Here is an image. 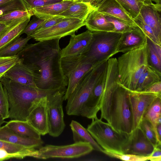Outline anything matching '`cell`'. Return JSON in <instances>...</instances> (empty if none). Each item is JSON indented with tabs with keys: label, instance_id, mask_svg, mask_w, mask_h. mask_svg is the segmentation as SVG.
<instances>
[{
	"label": "cell",
	"instance_id": "obj_1",
	"mask_svg": "<svg viewBox=\"0 0 161 161\" xmlns=\"http://www.w3.org/2000/svg\"><path fill=\"white\" fill-rule=\"evenodd\" d=\"M59 39L44 40L27 44L17 55L23 63L38 74L35 81L43 90L66 88L68 80L61 66Z\"/></svg>",
	"mask_w": 161,
	"mask_h": 161
},
{
	"label": "cell",
	"instance_id": "obj_2",
	"mask_svg": "<svg viewBox=\"0 0 161 161\" xmlns=\"http://www.w3.org/2000/svg\"><path fill=\"white\" fill-rule=\"evenodd\" d=\"M100 119L106 120L115 131L130 134L133 118L129 91L119 84L117 58L107 61L105 84L101 102Z\"/></svg>",
	"mask_w": 161,
	"mask_h": 161
},
{
	"label": "cell",
	"instance_id": "obj_3",
	"mask_svg": "<svg viewBox=\"0 0 161 161\" xmlns=\"http://www.w3.org/2000/svg\"><path fill=\"white\" fill-rule=\"evenodd\" d=\"M0 81L7 92L9 118L11 119L27 120L34 105L41 98L60 89H42L12 81L4 76Z\"/></svg>",
	"mask_w": 161,
	"mask_h": 161
},
{
	"label": "cell",
	"instance_id": "obj_4",
	"mask_svg": "<svg viewBox=\"0 0 161 161\" xmlns=\"http://www.w3.org/2000/svg\"><path fill=\"white\" fill-rule=\"evenodd\" d=\"M119 84L135 91L140 77L148 65L147 43L117 58Z\"/></svg>",
	"mask_w": 161,
	"mask_h": 161
},
{
	"label": "cell",
	"instance_id": "obj_5",
	"mask_svg": "<svg viewBox=\"0 0 161 161\" xmlns=\"http://www.w3.org/2000/svg\"><path fill=\"white\" fill-rule=\"evenodd\" d=\"M107 64V61L95 66L80 79L67 99L66 110L68 115L81 116L88 98Z\"/></svg>",
	"mask_w": 161,
	"mask_h": 161
},
{
	"label": "cell",
	"instance_id": "obj_6",
	"mask_svg": "<svg viewBox=\"0 0 161 161\" xmlns=\"http://www.w3.org/2000/svg\"><path fill=\"white\" fill-rule=\"evenodd\" d=\"M92 120L87 130L97 144L106 151L122 153L130 134L116 132L108 123L97 117Z\"/></svg>",
	"mask_w": 161,
	"mask_h": 161
},
{
	"label": "cell",
	"instance_id": "obj_7",
	"mask_svg": "<svg viewBox=\"0 0 161 161\" xmlns=\"http://www.w3.org/2000/svg\"><path fill=\"white\" fill-rule=\"evenodd\" d=\"M122 33L113 32H92V41L85 55L94 65L107 61L116 54L115 51Z\"/></svg>",
	"mask_w": 161,
	"mask_h": 161
},
{
	"label": "cell",
	"instance_id": "obj_8",
	"mask_svg": "<svg viewBox=\"0 0 161 161\" xmlns=\"http://www.w3.org/2000/svg\"><path fill=\"white\" fill-rule=\"evenodd\" d=\"M61 64L63 74L68 80L67 87L63 97L64 101H65L80 79L95 65L85 55L61 58Z\"/></svg>",
	"mask_w": 161,
	"mask_h": 161
},
{
	"label": "cell",
	"instance_id": "obj_9",
	"mask_svg": "<svg viewBox=\"0 0 161 161\" xmlns=\"http://www.w3.org/2000/svg\"><path fill=\"white\" fill-rule=\"evenodd\" d=\"M66 90V88L58 90L47 97L48 134L53 137L59 136L65 126L63 103Z\"/></svg>",
	"mask_w": 161,
	"mask_h": 161
},
{
	"label": "cell",
	"instance_id": "obj_10",
	"mask_svg": "<svg viewBox=\"0 0 161 161\" xmlns=\"http://www.w3.org/2000/svg\"><path fill=\"white\" fill-rule=\"evenodd\" d=\"M93 150L90 144L85 142H75L73 144L61 146L46 145L38 150L39 159L78 158L89 153Z\"/></svg>",
	"mask_w": 161,
	"mask_h": 161
},
{
	"label": "cell",
	"instance_id": "obj_11",
	"mask_svg": "<svg viewBox=\"0 0 161 161\" xmlns=\"http://www.w3.org/2000/svg\"><path fill=\"white\" fill-rule=\"evenodd\" d=\"M85 25V21L75 18L64 17L62 20L54 26L31 35L37 41L59 39L75 34V32Z\"/></svg>",
	"mask_w": 161,
	"mask_h": 161
},
{
	"label": "cell",
	"instance_id": "obj_12",
	"mask_svg": "<svg viewBox=\"0 0 161 161\" xmlns=\"http://www.w3.org/2000/svg\"><path fill=\"white\" fill-rule=\"evenodd\" d=\"M160 96L161 93L129 91L133 118L132 131L139 127L140 123L146 112L155 99Z\"/></svg>",
	"mask_w": 161,
	"mask_h": 161
},
{
	"label": "cell",
	"instance_id": "obj_13",
	"mask_svg": "<svg viewBox=\"0 0 161 161\" xmlns=\"http://www.w3.org/2000/svg\"><path fill=\"white\" fill-rule=\"evenodd\" d=\"M154 147L138 127L129 134L128 140L123 146L122 153L149 156Z\"/></svg>",
	"mask_w": 161,
	"mask_h": 161
},
{
	"label": "cell",
	"instance_id": "obj_14",
	"mask_svg": "<svg viewBox=\"0 0 161 161\" xmlns=\"http://www.w3.org/2000/svg\"><path fill=\"white\" fill-rule=\"evenodd\" d=\"M92 38V32L88 30L77 35L71 36L68 45L61 49V58L85 55L90 49Z\"/></svg>",
	"mask_w": 161,
	"mask_h": 161
},
{
	"label": "cell",
	"instance_id": "obj_15",
	"mask_svg": "<svg viewBox=\"0 0 161 161\" xmlns=\"http://www.w3.org/2000/svg\"><path fill=\"white\" fill-rule=\"evenodd\" d=\"M146 43V36L136 25L129 31L122 33L116 47V53H125L141 47Z\"/></svg>",
	"mask_w": 161,
	"mask_h": 161
},
{
	"label": "cell",
	"instance_id": "obj_16",
	"mask_svg": "<svg viewBox=\"0 0 161 161\" xmlns=\"http://www.w3.org/2000/svg\"><path fill=\"white\" fill-rule=\"evenodd\" d=\"M3 76L13 82L37 87L35 81L38 74L33 69L24 64L21 59L8 70Z\"/></svg>",
	"mask_w": 161,
	"mask_h": 161
},
{
	"label": "cell",
	"instance_id": "obj_17",
	"mask_svg": "<svg viewBox=\"0 0 161 161\" xmlns=\"http://www.w3.org/2000/svg\"><path fill=\"white\" fill-rule=\"evenodd\" d=\"M107 67L94 86L81 116L92 119L97 117V114L100 110L101 100L106 81Z\"/></svg>",
	"mask_w": 161,
	"mask_h": 161
},
{
	"label": "cell",
	"instance_id": "obj_18",
	"mask_svg": "<svg viewBox=\"0 0 161 161\" xmlns=\"http://www.w3.org/2000/svg\"><path fill=\"white\" fill-rule=\"evenodd\" d=\"M47 96L41 98L36 103L27 120L42 136L48 133Z\"/></svg>",
	"mask_w": 161,
	"mask_h": 161
},
{
	"label": "cell",
	"instance_id": "obj_19",
	"mask_svg": "<svg viewBox=\"0 0 161 161\" xmlns=\"http://www.w3.org/2000/svg\"><path fill=\"white\" fill-rule=\"evenodd\" d=\"M161 4L144 3L139 15L143 21L153 31L158 41L161 42Z\"/></svg>",
	"mask_w": 161,
	"mask_h": 161
},
{
	"label": "cell",
	"instance_id": "obj_20",
	"mask_svg": "<svg viewBox=\"0 0 161 161\" xmlns=\"http://www.w3.org/2000/svg\"><path fill=\"white\" fill-rule=\"evenodd\" d=\"M31 16H28L12 21L0 33V50L23 33Z\"/></svg>",
	"mask_w": 161,
	"mask_h": 161
},
{
	"label": "cell",
	"instance_id": "obj_21",
	"mask_svg": "<svg viewBox=\"0 0 161 161\" xmlns=\"http://www.w3.org/2000/svg\"><path fill=\"white\" fill-rule=\"evenodd\" d=\"M0 139L25 147L40 148L44 143L42 139L22 136L11 130L6 124L0 127Z\"/></svg>",
	"mask_w": 161,
	"mask_h": 161
},
{
	"label": "cell",
	"instance_id": "obj_22",
	"mask_svg": "<svg viewBox=\"0 0 161 161\" xmlns=\"http://www.w3.org/2000/svg\"><path fill=\"white\" fill-rule=\"evenodd\" d=\"M85 25L92 32H112L113 24L108 21L105 15L96 8L92 10L85 21Z\"/></svg>",
	"mask_w": 161,
	"mask_h": 161
},
{
	"label": "cell",
	"instance_id": "obj_23",
	"mask_svg": "<svg viewBox=\"0 0 161 161\" xmlns=\"http://www.w3.org/2000/svg\"><path fill=\"white\" fill-rule=\"evenodd\" d=\"M96 9L104 15L120 19L133 25H136L116 0H105Z\"/></svg>",
	"mask_w": 161,
	"mask_h": 161
},
{
	"label": "cell",
	"instance_id": "obj_24",
	"mask_svg": "<svg viewBox=\"0 0 161 161\" xmlns=\"http://www.w3.org/2000/svg\"><path fill=\"white\" fill-rule=\"evenodd\" d=\"M73 2V0H64L60 2L35 8L32 11L35 16L47 19L58 16Z\"/></svg>",
	"mask_w": 161,
	"mask_h": 161
},
{
	"label": "cell",
	"instance_id": "obj_25",
	"mask_svg": "<svg viewBox=\"0 0 161 161\" xmlns=\"http://www.w3.org/2000/svg\"><path fill=\"white\" fill-rule=\"evenodd\" d=\"M69 125L72 132L73 139L75 142L89 143L92 146L93 150L102 152L103 149L94 140L87 129L80 123L72 120Z\"/></svg>",
	"mask_w": 161,
	"mask_h": 161
},
{
	"label": "cell",
	"instance_id": "obj_26",
	"mask_svg": "<svg viewBox=\"0 0 161 161\" xmlns=\"http://www.w3.org/2000/svg\"><path fill=\"white\" fill-rule=\"evenodd\" d=\"M6 124L14 132L22 136L41 139V135L27 120L11 119Z\"/></svg>",
	"mask_w": 161,
	"mask_h": 161
},
{
	"label": "cell",
	"instance_id": "obj_27",
	"mask_svg": "<svg viewBox=\"0 0 161 161\" xmlns=\"http://www.w3.org/2000/svg\"><path fill=\"white\" fill-rule=\"evenodd\" d=\"M94 9L89 3L74 1L65 11L58 16L77 18L85 21L90 13Z\"/></svg>",
	"mask_w": 161,
	"mask_h": 161
},
{
	"label": "cell",
	"instance_id": "obj_28",
	"mask_svg": "<svg viewBox=\"0 0 161 161\" xmlns=\"http://www.w3.org/2000/svg\"><path fill=\"white\" fill-rule=\"evenodd\" d=\"M161 81V73L148 64L139 79L135 91L142 92L153 84Z\"/></svg>",
	"mask_w": 161,
	"mask_h": 161
},
{
	"label": "cell",
	"instance_id": "obj_29",
	"mask_svg": "<svg viewBox=\"0 0 161 161\" xmlns=\"http://www.w3.org/2000/svg\"><path fill=\"white\" fill-rule=\"evenodd\" d=\"M148 64L161 73V46L147 37Z\"/></svg>",
	"mask_w": 161,
	"mask_h": 161
},
{
	"label": "cell",
	"instance_id": "obj_30",
	"mask_svg": "<svg viewBox=\"0 0 161 161\" xmlns=\"http://www.w3.org/2000/svg\"><path fill=\"white\" fill-rule=\"evenodd\" d=\"M31 38V36L18 37L0 50V56H13L17 55Z\"/></svg>",
	"mask_w": 161,
	"mask_h": 161
},
{
	"label": "cell",
	"instance_id": "obj_31",
	"mask_svg": "<svg viewBox=\"0 0 161 161\" xmlns=\"http://www.w3.org/2000/svg\"><path fill=\"white\" fill-rule=\"evenodd\" d=\"M143 118L147 119L151 123L157 136L156 126L161 124V96L158 97L155 99ZM157 138L158 139V136ZM158 140L159 142L161 143L158 139Z\"/></svg>",
	"mask_w": 161,
	"mask_h": 161
},
{
	"label": "cell",
	"instance_id": "obj_32",
	"mask_svg": "<svg viewBox=\"0 0 161 161\" xmlns=\"http://www.w3.org/2000/svg\"><path fill=\"white\" fill-rule=\"evenodd\" d=\"M0 148L4 149L9 153H25L31 154L32 157L39 159L38 150L16 144L0 139Z\"/></svg>",
	"mask_w": 161,
	"mask_h": 161
},
{
	"label": "cell",
	"instance_id": "obj_33",
	"mask_svg": "<svg viewBox=\"0 0 161 161\" xmlns=\"http://www.w3.org/2000/svg\"><path fill=\"white\" fill-rule=\"evenodd\" d=\"M124 10L133 20L139 14L145 3L139 0H116Z\"/></svg>",
	"mask_w": 161,
	"mask_h": 161
},
{
	"label": "cell",
	"instance_id": "obj_34",
	"mask_svg": "<svg viewBox=\"0 0 161 161\" xmlns=\"http://www.w3.org/2000/svg\"><path fill=\"white\" fill-rule=\"evenodd\" d=\"M148 139L155 147L161 145V143L158 140L157 136L151 123L147 119L143 118L139 127Z\"/></svg>",
	"mask_w": 161,
	"mask_h": 161
},
{
	"label": "cell",
	"instance_id": "obj_35",
	"mask_svg": "<svg viewBox=\"0 0 161 161\" xmlns=\"http://www.w3.org/2000/svg\"><path fill=\"white\" fill-rule=\"evenodd\" d=\"M106 19L114 26L112 32L123 33L130 30L135 25H132L120 19L111 16L104 15Z\"/></svg>",
	"mask_w": 161,
	"mask_h": 161
},
{
	"label": "cell",
	"instance_id": "obj_36",
	"mask_svg": "<svg viewBox=\"0 0 161 161\" xmlns=\"http://www.w3.org/2000/svg\"><path fill=\"white\" fill-rule=\"evenodd\" d=\"M33 15L32 12L31 10H15L0 16V23H9L28 16Z\"/></svg>",
	"mask_w": 161,
	"mask_h": 161
},
{
	"label": "cell",
	"instance_id": "obj_37",
	"mask_svg": "<svg viewBox=\"0 0 161 161\" xmlns=\"http://www.w3.org/2000/svg\"><path fill=\"white\" fill-rule=\"evenodd\" d=\"M103 153L108 156L122 160L127 161H145L149 160V156H144L139 155L128 154L122 153L108 151L103 150Z\"/></svg>",
	"mask_w": 161,
	"mask_h": 161
},
{
	"label": "cell",
	"instance_id": "obj_38",
	"mask_svg": "<svg viewBox=\"0 0 161 161\" xmlns=\"http://www.w3.org/2000/svg\"><path fill=\"white\" fill-rule=\"evenodd\" d=\"M133 20L135 24L141 29L147 37L154 43L161 46V42L158 41L152 29L143 21L139 14Z\"/></svg>",
	"mask_w": 161,
	"mask_h": 161
},
{
	"label": "cell",
	"instance_id": "obj_39",
	"mask_svg": "<svg viewBox=\"0 0 161 161\" xmlns=\"http://www.w3.org/2000/svg\"><path fill=\"white\" fill-rule=\"evenodd\" d=\"M21 60L18 56H0V79L12 66Z\"/></svg>",
	"mask_w": 161,
	"mask_h": 161
},
{
	"label": "cell",
	"instance_id": "obj_40",
	"mask_svg": "<svg viewBox=\"0 0 161 161\" xmlns=\"http://www.w3.org/2000/svg\"><path fill=\"white\" fill-rule=\"evenodd\" d=\"M17 10L29 9L23 0H14L0 6V16Z\"/></svg>",
	"mask_w": 161,
	"mask_h": 161
},
{
	"label": "cell",
	"instance_id": "obj_41",
	"mask_svg": "<svg viewBox=\"0 0 161 161\" xmlns=\"http://www.w3.org/2000/svg\"><path fill=\"white\" fill-rule=\"evenodd\" d=\"M0 111L4 119L9 118V104L6 91L0 81Z\"/></svg>",
	"mask_w": 161,
	"mask_h": 161
},
{
	"label": "cell",
	"instance_id": "obj_42",
	"mask_svg": "<svg viewBox=\"0 0 161 161\" xmlns=\"http://www.w3.org/2000/svg\"><path fill=\"white\" fill-rule=\"evenodd\" d=\"M27 8L32 10L35 8L61 2L64 0H23Z\"/></svg>",
	"mask_w": 161,
	"mask_h": 161
},
{
	"label": "cell",
	"instance_id": "obj_43",
	"mask_svg": "<svg viewBox=\"0 0 161 161\" xmlns=\"http://www.w3.org/2000/svg\"><path fill=\"white\" fill-rule=\"evenodd\" d=\"M47 19L35 16V18L28 23L23 33H25L27 36H30Z\"/></svg>",
	"mask_w": 161,
	"mask_h": 161
},
{
	"label": "cell",
	"instance_id": "obj_44",
	"mask_svg": "<svg viewBox=\"0 0 161 161\" xmlns=\"http://www.w3.org/2000/svg\"><path fill=\"white\" fill-rule=\"evenodd\" d=\"M27 157H32V156L31 154L27 153H9L4 149L0 148V161H3L11 158L21 159Z\"/></svg>",
	"mask_w": 161,
	"mask_h": 161
},
{
	"label": "cell",
	"instance_id": "obj_45",
	"mask_svg": "<svg viewBox=\"0 0 161 161\" xmlns=\"http://www.w3.org/2000/svg\"><path fill=\"white\" fill-rule=\"evenodd\" d=\"M63 18L64 17L61 16H57L47 19L35 32L44 30L54 26L61 21Z\"/></svg>",
	"mask_w": 161,
	"mask_h": 161
},
{
	"label": "cell",
	"instance_id": "obj_46",
	"mask_svg": "<svg viewBox=\"0 0 161 161\" xmlns=\"http://www.w3.org/2000/svg\"><path fill=\"white\" fill-rule=\"evenodd\" d=\"M142 92L155 94L161 93V81L153 84Z\"/></svg>",
	"mask_w": 161,
	"mask_h": 161
},
{
	"label": "cell",
	"instance_id": "obj_47",
	"mask_svg": "<svg viewBox=\"0 0 161 161\" xmlns=\"http://www.w3.org/2000/svg\"><path fill=\"white\" fill-rule=\"evenodd\" d=\"M161 145H158L154 147L153 150L149 156L150 160L160 161L161 160Z\"/></svg>",
	"mask_w": 161,
	"mask_h": 161
},
{
	"label": "cell",
	"instance_id": "obj_48",
	"mask_svg": "<svg viewBox=\"0 0 161 161\" xmlns=\"http://www.w3.org/2000/svg\"><path fill=\"white\" fill-rule=\"evenodd\" d=\"M156 132L159 141L161 142V124L157 125L156 127Z\"/></svg>",
	"mask_w": 161,
	"mask_h": 161
},
{
	"label": "cell",
	"instance_id": "obj_49",
	"mask_svg": "<svg viewBox=\"0 0 161 161\" xmlns=\"http://www.w3.org/2000/svg\"><path fill=\"white\" fill-rule=\"evenodd\" d=\"M74 2H83L90 4L92 6L94 0H73Z\"/></svg>",
	"mask_w": 161,
	"mask_h": 161
},
{
	"label": "cell",
	"instance_id": "obj_50",
	"mask_svg": "<svg viewBox=\"0 0 161 161\" xmlns=\"http://www.w3.org/2000/svg\"><path fill=\"white\" fill-rule=\"evenodd\" d=\"M10 22H11L8 23H0V33L7 26Z\"/></svg>",
	"mask_w": 161,
	"mask_h": 161
},
{
	"label": "cell",
	"instance_id": "obj_51",
	"mask_svg": "<svg viewBox=\"0 0 161 161\" xmlns=\"http://www.w3.org/2000/svg\"><path fill=\"white\" fill-rule=\"evenodd\" d=\"M5 119L1 113V112L0 111V127H1L2 125L4 123L7 122L5 121Z\"/></svg>",
	"mask_w": 161,
	"mask_h": 161
},
{
	"label": "cell",
	"instance_id": "obj_52",
	"mask_svg": "<svg viewBox=\"0 0 161 161\" xmlns=\"http://www.w3.org/2000/svg\"><path fill=\"white\" fill-rule=\"evenodd\" d=\"M14 0H0V6Z\"/></svg>",
	"mask_w": 161,
	"mask_h": 161
},
{
	"label": "cell",
	"instance_id": "obj_53",
	"mask_svg": "<svg viewBox=\"0 0 161 161\" xmlns=\"http://www.w3.org/2000/svg\"><path fill=\"white\" fill-rule=\"evenodd\" d=\"M105 0H98L94 5V8H97Z\"/></svg>",
	"mask_w": 161,
	"mask_h": 161
},
{
	"label": "cell",
	"instance_id": "obj_54",
	"mask_svg": "<svg viewBox=\"0 0 161 161\" xmlns=\"http://www.w3.org/2000/svg\"><path fill=\"white\" fill-rule=\"evenodd\" d=\"M145 3H153L151 0H139Z\"/></svg>",
	"mask_w": 161,
	"mask_h": 161
},
{
	"label": "cell",
	"instance_id": "obj_55",
	"mask_svg": "<svg viewBox=\"0 0 161 161\" xmlns=\"http://www.w3.org/2000/svg\"><path fill=\"white\" fill-rule=\"evenodd\" d=\"M152 1L154 2L156 4H161V0H151Z\"/></svg>",
	"mask_w": 161,
	"mask_h": 161
},
{
	"label": "cell",
	"instance_id": "obj_56",
	"mask_svg": "<svg viewBox=\"0 0 161 161\" xmlns=\"http://www.w3.org/2000/svg\"><path fill=\"white\" fill-rule=\"evenodd\" d=\"M98 0H94V1L92 5V7L94 8V6Z\"/></svg>",
	"mask_w": 161,
	"mask_h": 161
}]
</instances>
